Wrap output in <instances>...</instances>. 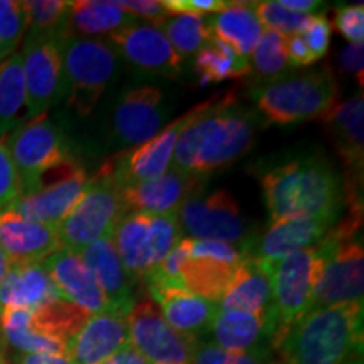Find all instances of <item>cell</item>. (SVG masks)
Instances as JSON below:
<instances>
[{
	"mask_svg": "<svg viewBox=\"0 0 364 364\" xmlns=\"http://www.w3.org/2000/svg\"><path fill=\"white\" fill-rule=\"evenodd\" d=\"M0 364H6V361H4V354H2V351H0Z\"/></svg>",
	"mask_w": 364,
	"mask_h": 364,
	"instance_id": "db71d44e",
	"label": "cell"
},
{
	"mask_svg": "<svg viewBox=\"0 0 364 364\" xmlns=\"http://www.w3.org/2000/svg\"><path fill=\"white\" fill-rule=\"evenodd\" d=\"M11 54H12L11 49H7L6 46L0 44V65H2V63L6 61V59H7L9 56H11Z\"/></svg>",
	"mask_w": 364,
	"mask_h": 364,
	"instance_id": "816d5d0a",
	"label": "cell"
},
{
	"mask_svg": "<svg viewBox=\"0 0 364 364\" xmlns=\"http://www.w3.org/2000/svg\"><path fill=\"white\" fill-rule=\"evenodd\" d=\"M0 351H2V344H0Z\"/></svg>",
	"mask_w": 364,
	"mask_h": 364,
	"instance_id": "11a10c76",
	"label": "cell"
},
{
	"mask_svg": "<svg viewBox=\"0 0 364 364\" xmlns=\"http://www.w3.org/2000/svg\"><path fill=\"white\" fill-rule=\"evenodd\" d=\"M208 22L215 38L245 58H250L265 33L255 12V2H230L221 12L208 16Z\"/></svg>",
	"mask_w": 364,
	"mask_h": 364,
	"instance_id": "4dcf8cb0",
	"label": "cell"
},
{
	"mask_svg": "<svg viewBox=\"0 0 364 364\" xmlns=\"http://www.w3.org/2000/svg\"><path fill=\"white\" fill-rule=\"evenodd\" d=\"M285 53H287V59H289V65L294 68L309 66L317 61V59L314 58V54L311 53V49L307 48L306 41L302 39V36L300 34L287 36Z\"/></svg>",
	"mask_w": 364,
	"mask_h": 364,
	"instance_id": "bcb514c9",
	"label": "cell"
},
{
	"mask_svg": "<svg viewBox=\"0 0 364 364\" xmlns=\"http://www.w3.org/2000/svg\"><path fill=\"white\" fill-rule=\"evenodd\" d=\"M61 299L43 262L11 263L0 284V309H38Z\"/></svg>",
	"mask_w": 364,
	"mask_h": 364,
	"instance_id": "f1b7e54d",
	"label": "cell"
},
{
	"mask_svg": "<svg viewBox=\"0 0 364 364\" xmlns=\"http://www.w3.org/2000/svg\"><path fill=\"white\" fill-rule=\"evenodd\" d=\"M118 56L125 58L132 66L145 73L177 78L182 70V59L172 48L169 39L154 24H136L127 27L108 38Z\"/></svg>",
	"mask_w": 364,
	"mask_h": 364,
	"instance_id": "44dd1931",
	"label": "cell"
},
{
	"mask_svg": "<svg viewBox=\"0 0 364 364\" xmlns=\"http://www.w3.org/2000/svg\"><path fill=\"white\" fill-rule=\"evenodd\" d=\"M0 311H2V309H0Z\"/></svg>",
	"mask_w": 364,
	"mask_h": 364,
	"instance_id": "9f6ffc18",
	"label": "cell"
},
{
	"mask_svg": "<svg viewBox=\"0 0 364 364\" xmlns=\"http://www.w3.org/2000/svg\"><path fill=\"white\" fill-rule=\"evenodd\" d=\"M218 97V95H216ZM216 97L196 105L184 115L176 118L169 125L157 132L152 139L144 144L132 147L118 156L108 159L97 176L110 179L118 189L124 191L136 182H144L169 171L172 157H174L176 144L182 132L186 130L194 118H198L206 108L215 103Z\"/></svg>",
	"mask_w": 364,
	"mask_h": 364,
	"instance_id": "8fae6325",
	"label": "cell"
},
{
	"mask_svg": "<svg viewBox=\"0 0 364 364\" xmlns=\"http://www.w3.org/2000/svg\"><path fill=\"white\" fill-rule=\"evenodd\" d=\"M263 125L260 113L241 105L233 90L220 93L181 134L169 169L199 177L225 169L253 147Z\"/></svg>",
	"mask_w": 364,
	"mask_h": 364,
	"instance_id": "6da1fadb",
	"label": "cell"
},
{
	"mask_svg": "<svg viewBox=\"0 0 364 364\" xmlns=\"http://www.w3.org/2000/svg\"><path fill=\"white\" fill-rule=\"evenodd\" d=\"M344 364H363V359H354V361H349V363H344Z\"/></svg>",
	"mask_w": 364,
	"mask_h": 364,
	"instance_id": "f5cc1de1",
	"label": "cell"
},
{
	"mask_svg": "<svg viewBox=\"0 0 364 364\" xmlns=\"http://www.w3.org/2000/svg\"><path fill=\"white\" fill-rule=\"evenodd\" d=\"M194 71L201 80V85L221 83L247 76L250 73V59L211 36L209 43L196 54Z\"/></svg>",
	"mask_w": 364,
	"mask_h": 364,
	"instance_id": "1f68e13d",
	"label": "cell"
},
{
	"mask_svg": "<svg viewBox=\"0 0 364 364\" xmlns=\"http://www.w3.org/2000/svg\"><path fill=\"white\" fill-rule=\"evenodd\" d=\"M112 238L127 273L135 280L161 265L184 236L177 215L129 213L118 223Z\"/></svg>",
	"mask_w": 364,
	"mask_h": 364,
	"instance_id": "ba28073f",
	"label": "cell"
},
{
	"mask_svg": "<svg viewBox=\"0 0 364 364\" xmlns=\"http://www.w3.org/2000/svg\"><path fill=\"white\" fill-rule=\"evenodd\" d=\"M142 280L147 287L150 300L159 307L172 329L196 341H201L211 332L220 312L216 302L188 292L181 285L167 280L156 268Z\"/></svg>",
	"mask_w": 364,
	"mask_h": 364,
	"instance_id": "ac0fdd59",
	"label": "cell"
},
{
	"mask_svg": "<svg viewBox=\"0 0 364 364\" xmlns=\"http://www.w3.org/2000/svg\"><path fill=\"white\" fill-rule=\"evenodd\" d=\"M103 364H149V363L145 361V359L129 344L127 348L122 349V351H118L115 356H112Z\"/></svg>",
	"mask_w": 364,
	"mask_h": 364,
	"instance_id": "681fc988",
	"label": "cell"
},
{
	"mask_svg": "<svg viewBox=\"0 0 364 364\" xmlns=\"http://www.w3.org/2000/svg\"><path fill=\"white\" fill-rule=\"evenodd\" d=\"M63 36H27L22 48L27 120L46 115L53 105L66 98L61 58Z\"/></svg>",
	"mask_w": 364,
	"mask_h": 364,
	"instance_id": "5bb4252c",
	"label": "cell"
},
{
	"mask_svg": "<svg viewBox=\"0 0 364 364\" xmlns=\"http://www.w3.org/2000/svg\"><path fill=\"white\" fill-rule=\"evenodd\" d=\"M341 71L346 75L356 76L359 81V86L363 88L364 76H363V66H364V46L363 44H348L346 48L341 49L338 58Z\"/></svg>",
	"mask_w": 364,
	"mask_h": 364,
	"instance_id": "f6af8a7d",
	"label": "cell"
},
{
	"mask_svg": "<svg viewBox=\"0 0 364 364\" xmlns=\"http://www.w3.org/2000/svg\"><path fill=\"white\" fill-rule=\"evenodd\" d=\"M21 184L16 167L9 156L7 149L0 142V211L11 208V204L19 198Z\"/></svg>",
	"mask_w": 364,
	"mask_h": 364,
	"instance_id": "b9f144b4",
	"label": "cell"
},
{
	"mask_svg": "<svg viewBox=\"0 0 364 364\" xmlns=\"http://www.w3.org/2000/svg\"><path fill=\"white\" fill-rule=\"evenodd\" d=\"M118 7L124 9L125 12L135 16L136 19H147L154 22V26L166 19L169 14L162 7V2H156V0H124V2H115Z\"/></svg>",
	"mask_w": 364,
	"mask_h": 364,
	"instance_id": "ee69618b",
	"label": "cell"
},
{
	"mask_svg": "<svg viewBox=\"0 0 364 364\" xmlns=\"http://www.w3.org/2000/svg\"><path fill=\"white\" fill-rule=\"evenodd\" d=\"M156 26L169 39L171 46L182 61L189 56H196L213 36L209 29L208 16H198V14L167 16Z\"/></svg>",
	"mask_w": 364,
	"mask_h": 364,
	"instance_id": "836d02e7",
	"label": "cell"
},
{
	"mask_svg": "<svg viewBox=\"0 0 364 364\" xmlns=\"http://www.w3.org/2000/svg\"><path fill=\"white\" fill-rule=\"evenodd\" d=\"M61 58L68 105L81 118L90 117L115 78L120 56L108 41L63 36Z\"/></svg>",
	"mask_w": 364,
	"mask_h": 364,
	"instance_id": "52a82bcc",
	"label": "cell"
},
{
	"mask_svg": "<svg viewBox=\"0 0 364 364\" xmlns=\"http://www.w3.org/2000/svg\"><path fill=\"white\" fill-rule=\"evenodd\" d=\"M318 247L326 253V263L318 277L312 309L363 304L364 250L361 231L349 223H336Z\"/></svg>",
	"mask_w": 364,
	"mask_h": 364,
	"instance_id": "8992f818",
	"label": "cell"
},
{
	"mask_svg": "<svg viewBox=\"0 0 364 364\" xmlns=\"http://www.w3.org/2000/svg\"><path fill=\"white\" fill-rule=\"evenodd\" d=\"M129 344L127 317L105 311L86 318L68 343L66 356L73 364H103Z\"/></svg>",
	"mask_w": 364,
	"mask_h": 364,
	"instance_id": "7402d4cb",
	"label": "cell"
},
{
	"mask_svg": "<svg viewBox=\"0 0 364 364\" xmlns=\"http://www.w3.org/2000/svg\"><path fill=\"white\" fill-rule=\"evenodd\" d=\"M166 120L164 95L157 86H136L122 93L112 112V135L124 147L152 139Z\"/></svg>",
	"mask_w": 364,
	"mask_h": 364,
	"instance_id": "d6986e66",
	"label": "cell"
},
{
	"mask_svg": "<svg viewBox=\"0 0 364 364\" xmlns=\"http://www.w3.org/2000/svg\"><path fill=\"white\" fill-rule=\"evenodd\" d=\"M2 144L16 167L21 194L34 193L48 172L73 159L65 134L46 115L22 122L4 135Z\"/></svg>",
	"mask_w": 364,
	"mask_h": 364,
	"instance_id": "9c48e42d",
	"label": "cell"
},
{
	"mask_svg": "<svg viewBox=\"0 0 364 364\" xmlns=\"http://www.w3.org/2000/svg\"><path fill=\"white\" fill-rule=\"evenodd\" d=\"M80 257L93 273L95 280L107 299L108 309L125 317L129 316L132 307L135 306L134 287H132L134 280L118 257L112 235L91 243L80 253Z\"/></svg>",
	"mask_w": 364,
	"mask_h": 364,
	"instance_id": "484cf974",
	"label": "cell"
},
{
	"mask_svg": "<svg viewBox=\"0 0 364 364\" xmlns=\"http://www.w3.org/2000/svg\"><path fill=\"white\" fill-rule=\"evenodd\" d=\"M228 6L230 2H223V0H164L162 2V7L169 16H177V14L208 16V14L221 12Z\"/></svg>",
	"mask_w": 364,
	"mask_h": 364,
	"instance_id": "7bdbcfd3",
	"label": "cell"
},
{
	"mask_svg": "<svg viewBox=\"0 0 364 364\" xmlns=\"http://www.w3.org/2000/svg\"><path fill=\"white\" fill-rule=\"evenodd\" d=\"M27 31V19L22 2L0 0V44L7 49L17 48Z\"/></svg>",
	"mask_w": 364,
	"mask_h": 364,
	"instance_id": "f35d334b",
	"label": "cell"
},
{
	"mask_svg": "<svg viewBox=\"0 0 364 364\" xmlns=\"http://www.w3.org/2000/svg\"><path fill=\"white\" fill-rule=\"evenodd\" d=\"M279 4L287 11L306 14V16H321L327 11V4L317 0H279Z\"/></svg>",
	"mask_w": 364,
	"mask_h": 364,
	"instance_id": "7dc6e473",
	"label": "cell"
},
{
	"mask_svg": "<svg viewBox=\"0 0 364 364\" xmlns=\"http://www.w3.org/2000/svg\"><path fill=\"white\" fill-rule=\"evenodd\" d=\"M125 215L122 191L107 177H91L83 198L56 226L63 250L80 255L97 240L113 235Z\"/></svg>",
	"mask_w": 364,
	"mask_h": 364,
	"instance_id": "7c38bea8",
	"label": "cell"
},
{
	"mask_svg": "<svg viewBox=\"0 0 364 364\" xmlns=\"http://www.w3.org/2000/svg\"><path fill=\"white\" fill-rule=\"evenodd\" d=\"M336 29L351 44H363L364 41V9L363 6H346L336 11Z\"/></svg>",
	"mask_w": 364,
	"mask_h": 364,
	"instance_id": "60d3db41",
	"label": "cell"
},
{
	"mask_svg": "<svg viewBox=\"0 0 364 364\" xmlns=\"http://www.w3.org/2000/svg\"><path fill=\"white\" fill-rule=\"evenodd\" d=\"M258 113L268 124L292 125L327 117L338 105L339 88L329 66L302 75H282L253 88Z\"/></svg>",
	"mask_w": 364,
	"mask_h": 364,
	"instance_id": "277c9868",
	"label": "cell"
},
{
	"mask_svg": "<svg viewBox=\"0 0 364 364\" xmlns=\"http://www.w3.org/2000/svg\"><path fill=\"white\" fill-rule=\"evenodd\" d=\"M139 22L135 16L125 12L115 2L102 0H75L68 2L65 19L66 38L98 39L120 33Z\"/></svg>",
	"mask_w": 364,
	"mask_h": 364,
	"instance_id": "f546056e",
	"label": "cell"
},
{
	"mask_svg": "<svg viewBox=\"0 0 364 364\" xmlns=\"http://www.w3.org/2000/svg\"><path fill=\"white\" fill-rule=\"evenodd\" d=\"M127 324L130 346L149 364H193L196 339L172 329L150 299L135 302Z\"/></svg>",
	"mask_w": 364,
	"mask_h": 364,
	"instance_id": "2e32d148",
	"label": "cell"
},
{
	"mask_svg": "<svg viewBox=\"0 0 364 364\" xmlns=\"http://www.w3.org/2000/svg\"><path fill=\"white\" fill-rule=\"evenodd\" d=\"M204 179L206 177L169 169L154 179L125 188L122 191V201L127 215H177L179 208L188 199L201 194Z\"/></svg>",
	"mask_w": 364,
	"mask_h": 364,
	"instance_id": "ffe728a7",
	"label": "cell"
},
{
	"mask_svg": "<svg viewBox=\"0 0 364 364\" xmlns=\"http://www.w3.org/2000/svg\"><path fill=\"white\" fill-rule=\"evenodd\" d=\"M331 33V22L327 21L324 14H321V16H312L307 26L299 34L306 41L307 48L311 49L314 58L321 59L327 53V49H329Z\"/></svg>",
	"mask_w": 364,
	"mask_h": 364,
	"instance_id": "ab89813d",
	"label": "cell"
},
{
	"mask_svg": "<svg viewBox=\"0 0 364 364\" xmlns=\"http://www.w3.org/2000/svg\"><path fill=\"white\" fill-rule=\"evenodd\" d=\"M324 122L329 127L334 147L344 162V199L349 209H363L364 172V103L363 95L348 98L327 113Z\"/></svg>",
	"mask_w": 364,
	"mask_h": 364,
	"instance_id": "e0dca14e",
	"label": "cell"
},
{
	"mask_svg": "<svg viewBox=\"0 0 364 364\" xmlns=\"http://www.w3.org/2000/svg\"><path fill=\"white\" fill-rule=\"evenodd\" d=\"M255 12L265 31H273L282 36L299 34L312 16L290 12L280 6L279 2H255Z\"/></svg>",
	"mask_w": 364,
	"mask_h": 364,
	"instance_id": "8d00e7d4",
	"label": "cell"
},
{
	"mask_svg": "<svg viewBox=\"0 0 364 364\" xmlns=\"http://www.w3.org/2000/svg\"><path fill=\"white\" fill-rule=\"evenodd\" d=\"M218 306L221 311H241L275 317L270 270L267 263L252 255H243Z\"/></svg>",
	"mask_w": 364,
	"mask_h": 364,
	"instance_id": "83f0119b",
	"label": "cell"
},
{
	"mask_svg": "<svg viewBox=\"0 0 364 364\" xmlns=\"http://www.w3.org/2000/svg\"><path fill=\"white\" fill-rule=\"evenodd\" d=\"M193 364H280L272 353L236 354L218 348L211 341H196Z\"/></svg>",
	"mask_w": 364,
	"mask_h": 364,
	"instance_id": "74e56055",
	"label": "cell"
},
{
	"mask_svg": "<svg viewBox=\"0 0 364 364\" xmlns=\"http://www.w3.org/2000/svg\"><path fill=\"white\" fill-rule=\"evenodd\" d=\"M336 220L322 216H299L272 223L265 236L245 255L265 263H273L285 255L317 247L336 225Z\"/></svg>",
	"mask_w": 364,
	"mask_h": 364,
	"instance_id": "d4e9b609",
	"label": "cell"
},
{
	"mask_svg": "<svg viewBox=\"0 0 364 364\" xmlns=\"http://www.w3.org/2000/svg\"><path fill=\"white\" fill-rule=\"evenodd\" d=\"M27 19V36H65L68 2L65 0H29L22 2Z\"/></svg>",
	"mask_w": 364,
	"mask_h": 364,
	"instance_id": "d590c367",
	"label": "cell"
},
{
	"mask_svg": "<svg viewBox=\"0 0 364 364\" xmlns=\"http://www.w3.org/2000/svg\"><path fill=\"white\" fill-rule=\"evenodd\" d=\"M177 220L188 238L225 241L240 248L243 255L253 245V236L241 215L240 204L228 191L193 196L179 208Z\"/></svg>",
	"mask_w": 364,
	"mask_h": 364,
	"instance_id": "4fadbf2b",
	"label": "cell"
},
{
	"mask_svg": "<svg viewBox=\"0 0 364 364\" xmlns=\"http://www.w3.org/2000/svg\"><path fill=\"white\" fill-rule=\"evenodd\" d=\"M364 306L317 307L273 338L280 364H344L361 359Z\"/></svg>",
	"mask_w": 364,
	"mask_h": 364,
	"instance_id": "7a4b0ae2",
	"label": "cell"
},
{
	"mask_svg": "<svg viewBox=\"0 0 364 364\" xmlns=\"http://www.w3.org/2000/svg\"><path fill=\"white\" fill-rule=\"evenodd\" d=\"M43 265L63 300L75 304L90 316L110 311L102 289L80 255L68 252V250H59L46 258Z\"/></svg>",
	"mask_w": 364,
	"mask_h": 364,
	"instance_id": "4316f807",
	"label": "cell"
},
{
	"mask_svg": "<svg viewBox=\"0 0 364 364\" xmlns=\"http://www.w3.org/2000/svg\"><path fill=\"white\" fill-rule=\"evenodd\" d=\"M0 250L11 263H41L63 250L56 228L0 211Z\"/></svg>",
	"mask_w": 364,
	"mask_h": 364,
	"instance_id": "603a6c76",
	"label": "cell"
},
{
	"mask_svg": "<svg viewBox=\"0 0 364 364\" xmlns=\"http://www.w3.org/2000/svg\"><path fill=\"white\" fill-rule=\"evenodd\" d=\"M243 252L225 241L182 238L157 270L188 292L220 304Z\"/></svg>",
	"mask_w": 364,
	"mask_h": 364,
	"instance_id": "5b68a950",
	"label": "cell"
},
{
	"mask_svg": "<svg viewBox=\"0 0 364 364\" xmlns=\"http://www.w3.org/2000/svg\"><path fill=\"white\" fill-rule=\"evenodd\" d=\"M19 364H73L65 354H26Z\"/></svg>",
	"mask_w": 364,
	"mask_h": 364,
	"instance_id": "c3c4849f",
	"label": "cell"
},
{
	"mask_svg": "<svg viewBox=\"0 0 364 364\" xmlns=\"http://www.w3.org/2000/svg\"><path fill=\"white\" fill-rule=\"evenodd\" d=\"M248 59L250 71L253 70L262 83L287 75L290 65L285 53V36L273 33V31H265Z\"/></svg>",
	"mask_w": 364,
	"mask_h": 364,
	"instance_id": "e575fe53",
	"label": "cell"
},
{
	"mask_svg": "<svg viewBox=\"0 0 364 364\" xmlns=\"http://www.w3.org/2000/svg\"><path fill=\"white\" fill-rule=\"evenodd\" d=\"M90 181L83 167L71 159L49 172L34 193L21 194L7 209L26 220L56 228L83 198Z\"/></svg>",
	"mask_w": 364,
	"mask_h": 364,
	"instance_id": "9a60e30c",
	"label": "cell"
},
{
	"mask_svg": "<svg viewBox=\"0 0 364 364\" xmlns=\"http://www.w3.org/2000/svg\"><path fill=\"white\" fill-rule=\"evenodd\" d=\"M209 334L213 336L211 343L228 353H272V343L277 334V318L220 309Z\"/></svg>",
	"mask_w": 364,
	"mask_h": 364,
	"instance_id": "cb8c5ba5",
	"label": "cell"
},
{
	"mask_svg": "<svg viewBox=\"0 0 364 364\" xmlns=\"http://www.w3.org/2000/svg\"><path fill=\"white\" fill-rule=\"evenodd\" d=\"M324 263L326 253L318 245L285 255L273 263H267L270 270L273 312L279 327L277 334L311 311Z\"/></svg>",
	"mask_w": 364,
	"mask_h": 364,
	"instance_id": "30bf717a",
	"label": "cell"
},
{
	"mask_svg": "<svg viewBox=\"0 0 364 364\" xmlns=\"http://www.w3.org/2000/svg\"><path fill=\"white\" fill-rule=\"evenodd\" d=\"M24 118L27 120L22 54L14 51L0 65V135L16 129Z\"/></svg>",
	"mask_w": 364,
	"mask_h": 364,
	"instance_id": "d6a6232c",
	"label": "cell"
},
{
	"mask_svg": "<svg viewBox=\"0 0 364 364\" xmlns=\"http://www.w3.org/2000/svg\"><path fill=\"white\" fill-rule=\"evenodd\" d=\"M272 223L299 216L338 221L346 206L344 186L329 159L304 156L280 164L262 179Z\"/></svg>",
	"mask_w": 364,
	"mask_h": 364,
	"instance_id": "3957f363",
	"label": "cell"
},
{
	"mask_svg": "<svg viewBox=\"0 0 364 364\" xmlns=\"http://www.w3.org/2000/svg\"><path fill=\"white\" fill-rule=\"evenodd\" d=\"M9 268H11V262H9V258L2 253V250H0V284H2V280L6 279Z\"/></svg>",
	"mask_w": 364,
	"mask_h": 364,
	"instance_id": "f907efd6",
	"label": "cell"
}]
</instances>
